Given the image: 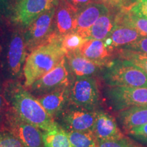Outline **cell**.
Masks as SVG:
<instances>
[{
  "instance_id": "cell-24",
  "label": "cell",
  "mask_w": 147,
  "mask_h": 147,
  "mask_svg": "<svg viewBox=\"0 0 147 147\" xmlns=\"http://www.w3.org/2000/svg\"><path fill=\"white\" fill-rule=\"evenodd\" d=\"M88 40L76 32L69 33L61 37L60 45L66 54L78 51Z\"/></svg>"
},
{
  "instance_id": "cell-18",
  "label": "cell",
  "mask_w": 147,
  "mask_h": 147,
  "mask_svg": "<svg viewBox=\"0 0 147 147\" xmlns=\"http://www.w3.org/2000/svg\"><path fill=\"white\" fill-rule=\"evenodd\" d=\"M116 119L126 135L133 129L147 124V105L134 106L119 112Z\"/></svg>"
},
{
  "instance_id": "cell-25",
  "label": "cell",
  "mask_w": 147,
  "mask_h": 147,
  "mask_svg": "<svg viewBox=\"0 0 147 147\" xmlns=\"http://www.w3.org/2000/svg\"><path fill=\"white\" fill-rule=\"evenodd\" d=\"M119 58L129 61L131 63L142 68L147 73V55L144 53L119 49L117 51Z\"/></svg>"
},
{
  "instance_id": "cell-3",
  "label": "cell",
  "mask_w": 147,
  "mask_h": 147,
  "mask_svg": "<svg viewBox=\"0 0 147 147\" xmlns=\"http://www.w3.org/2000/svg\"><path fill=\"white\" fill-rule=\"evenodd\" d=\"M102 73L108 87H147V73L124 59H113Z\"/></svg>"
},
{
  "instance_id": "cell-32",
  "label": "cell",
  "mask_w": 147,
  "mask_h": 147,
  "mask_svg": "<svg viewBox=\"0 0 147 147\" xmlns=\"http://www.w3.org/2000/svg\"><path fill=\"white\" fill-rule=\"evenodd\" d=\"M96 2L103 3L108 7L121 9L125 7L124 0H96Z\"/></svg>"
},
{
  "instance_id": "cell-23",
  "label": "cell",
  "mask_w": 147,
  "mask_h": 147,
  "mask_svg": "<svg viewBox=\"0 0 147 147\" xmlns=\"http://www.w3.org/2000/svg\"><path fill=\"white\" fill-rule=\"evenodd\" d=\"M66 131L71 147H96L97 141L91 132Z\"/></svg>"
},
{
  "instance_id": "cell-7",
  "label": "cell",
  "mask_w": 147,
  "mask_h": 147,
  "mask_svg": "<svg viewBox=\"0 0 147 147\" xmlns=\"http://www.w3.org/2000/svg\"><path fill=\"white\" fill-rule=\"evenodd\" d=\"M56 8L54 7L42 14L27 27L24 38L29 51L32 52L37 47L49 42L54 32Z\"/></svg>"
},
{
  "instance_id": "cell-30",
  "label": "cell",
  "mask_w": 147,
  "mask_h": 147,
  "mask_svg": "<svg viewBox=\"0 0 147 147\" xmlns=\"http://www.w3.org/2000/svg\"><path fill=\"white\" fill-rule=\"evenodd\" d=\"M128 9L137 16L147 19V0H139Z\"/></svg>"
},
{
  "instance_id": "cell-34",
  "label": "cell",
  "mask_w": 147,
  "mask_h": 147,
  "mask_svg": "<svg viewBox=\"0 0 147 147\" xmlns=\"http://www.w3.org/2000/svg\"><path fill=\"white\" fill-rule=\"evenodd\" d=\"M8 8V0H0V11L5 13Z\"/></svg>"
},
{
  "instance_id": "cell-16",
  "label": "cell",
  "mask_w": 147,
  "mask_h": 147,
  "mask_svg": "<svg viewBox=\"0 0 147 147\" xmlns=\"http://www.w3.org/2000/svg\"><path fill=\"white\" fill-rule=\"evenodd\" d=\"M82 56L103 67L107 66L113 59V51L108 48L104 40H88L78 51Z\"/></svg>"
},
{
  "instance_id": "cell-5",
  "label": "cell",
  "mask_w": 147,
  "mask_h": 147,
  "mask_svg": "<svg viewBox=\"0 0 147 147\" xmlns=\"http://www.w3.org/2000/svg\"><path fill=\"white\" fill-rule=\"evenodd\" d=\"M104 96L108 105L116 113L134 106L147 105V87H108Z\"/></svg>"
},
{
  "instance_id": "cell-11",
  "label": "cell",
  "mask_w": 147,
  "mask_h": 147,
  "mask_svg": "<svg viewBox=\"0 0 147 147\" xmlns=\"http://www.w3.org/2000/svg\"><path fill=\"white\" fill-rule=\"evenodd\" d=\"M27 45L24 35L16 32L11 37L6 53V67L9 74L15 79L21 76L27 59Z\"/></svg>"
},
{
  "instance_id": "cell-2",
  "label": "cell",
  "mask_w": 147,
  "mask_h": 147,
  "mask_svg": "<svg viewBox=\"0 0 147 147\" xmlns=\"http://www.w3.org/2000/svg\"><path fill=\"white\" fill-rule=\"evenodd\" d=\"M66 53L57 41H51L37 47L28 55L23 67L25 87L29 88L37 80L58 65Z\"/></svg>"
},
{
  "instance_id": "cell-1",
  "label": "cell",
  "mask_w": 147,
  "mask_h": 147,
  "mask_svg": "<svg viewBox=\"0 0 147 147\" xmlns=\"http://www.w3.org/2000/svg\"><path fill=\"white\" fill-rule=\"evenodd\" d=\"M2 90L9 107L23 120L43 131L52 129L57 125L36 97L21 83L16 80H10L4 84Z\"/></svg>"
},
{
  "instance_id": "cell-14",
  "label": "cell",
  "mask_w": 147,
  "mask_h": 147,
  "mask_svg": "<svg viewBox=\"0 0 147 147\" xmlns=\"http://www.w3.org/2000/svg\"><path fill=\"white\" fill-rule=\"evenodd\" d=\"M69 85L59 88L36 97L47 113L56 119L69 104Z\"/></svg>"
},
{
  "instance_id": "cell-8",
  "label": "cell",
  "mask_w": 147,
  "mask_h": 147,
  "mask_svg": "<svg viewBox=\"0 0 147 147\" xmlns=\"http://www.w3.org/2000/svg\"><path fill=\"white\" fill-rule=\"evenodd\" d=\"M96 116L97 111L67 106L56 119L57 123L65 131L92 133Z\"/></svg>"
},
{
  "instance_id": "cell-6",
  "label": "cell",
  "mask_w": 147,
  "mask_h": 147,
  "mask_svg": "<svg viewBox=\"0 0 147 147\" xmlns=\"http://www.w3.org/2000/svg\"><path fill=\"white\" fill-rule=\"evenodd\" d=\"M1 128L13 134L24 147H45L41 129L21 119L9 106Z\"/></svg>"
},
{
  "instance_id": "cell-27",
  "label": "cell",
  "mask_w": 147,
  "mask_h": 147,
  "mask_svg": "<svg viewBox=\"0 0 147 147\" xmlns=\"http://www.w3.org/2000/svg\"><path fill=\"white\" fill-rule=\"evenodd\" d=\"M0 147H24L13 134L6 129H0Z\"/></svg>"
},
{
  "instance_id": "cell-19",
  "label": "cell",
  "mask_w": 147,
  "mask_h": 147,
  "mask_svg": "<svg viewBox=\"0 0 147 147\" xmlns=\"http://www.w3.org/2000/svg\"><path fill=\"white\" fill-rule=\"evenodd\" d=\"M142 37L134 28L123 25H115L104 42L106 47L114 51L116 48H122L130 45Z\"/></svg>"
},
{
  "instance_id": "cell-22",
  "label": "cell",
  "mask_w": 147,
  "mask_h": 147,
  "mask_svg": "<svg viewBox=\"0 0 147 147\" xmlns=\"http://www.w3.org/2000/svg\"><path fill=\"white\" fill-rule=\"evenodd\" d=\"M45 147H71L67 131L57 123L52 129L43 131Z\"/></svg>"
},
{
  "instance_id": "cell-35",
  "label": "cell",
  "mask_w": 147,
  "mask_h": 147,
  "mask_svg": "<svg viewBox=\"0 0 147 147\" xmlns=\"http://www.w3.org/2000/svg\"><path fill=\"white\" fill-rule=\"evenodd\" d=\"M139 0H124L125 3V7L124 8H129L132 5L135 4L136 3L138 2Z\"/></svg>"
},
{
  "instance_id": "cell-10",
  "label": "cell",
  "mask_w": 147,
  "mask_h": 147,
  "mask_svg": "<svg viewBox=\"0 0 147 147\" xmlns=\"http://www.w3.org/2000/svg\"><path fill=\"white\" fill-rule=\"evenodd\" d=\"M69 75L70 72L65 57L54 69L37 80L29 89L38 97L59 88L70 85Z\"/></svg>"
},
{
  "instance_id": "cell-28",
  "label": "cell",
  "mask_w": 147,
  "mask_h": 147,
  "mask_svg": "<svg viewBox=\"0 0 147 147\" xmlns=\"http://www.w3.org/2000/svg\"><path fill=\"white\" fill-rule=\"evenodd\" d=\"M126 136H128L140 144L147 146V124L133 129Z\"/></svg>"
},
{
  "instance_id": "cell-12",
  "label": "cell",
  "mask_w": 147,
  "mask_h": 147,
  "mask_svg": "<svg viewBox=\"0 0 147 147\" xmlns=\"http://www.w3.org/2000/svg\"><path fill=\"white\" fill-rule=\"evenodd\" d=\"M92 133L97 142L114 140L125 136L119 127L117 119L103 109L97 111L96 119Z\"/></svg>"
},
{
  "instance_id": "cell-33",
  "label": "cell",
  "mask_w": 147,
  "mask_h": 147,
  "mask_svg": "<svg viewBox=\"0 0 147 147\" xmlns=\"http://www.w3.org/2000/svg\"><path fill=\"white\" fill-rule=\"evenodd\" d=\"M65 1L78 10L91 3L92 0H65Z\"/></svg>"
},
{
  "instance_id": "cell-4",
  "label": "cell",
  "mask_w": 147,
  "mask_h": 147,
  "mask_svg": "<svg viewBox=\"0 0 147 147\" xmlns=\"http://www.w3.org/2000/svg\"><path fill=\"white\" fill-rule=\"evenodd\" d=\"M68 106L89 111L102 108V98L99 84L94 77H77L69 85Z\"/></svg>"
},
{
  "instance_id": "cell-13",
  "label": "cell",
  "mask_w": 147,
  "mask_h": 147,
  "mask_svg": "<svg viewBox=\"0 0 147 147\" xmlns=\"http://www.w3.org/2000/svg\"><path fill=\"white\" fill-rule=\"evenodd\" d=\"M78 10L65 0H61L56 8L53 34L59 38L75 32Z\"/></svg>"
},
{
  "instance_id": "cell-31",
  "label": "cell",
  "mask_w": 147,
  "mask_h": 147,
  "mask_svg": "<svg viewBox=\"0 0 147 147\" xmlns=\"http://www.w3.org/2000/svg\"><path fill=\"white\" fill-rule=\"evenodd\" d=\"M8 108V105L3 95V90L0 89V128L3 126Z\"/></svg>"
},
{
  "instance_id": "cell-9",
  "label": "cell",
  "mask_w": 147,
  "mask_h": 147,
  "mask_svg": "<svg viewBox=\"0 0 147 147\" xmlns=\"http://www.w3.org/2000/svg\"><path fill=\"white\" fill-rule=\"evenodd\" d=\"M57 5V0H16L12 21L27 28L37 18Z\"/></svg>"
},
{
  "instance_id": "cell-26",
  "label": "cell",
  "mask_w": 147,
  "mask_h": 147,
  "mask_svg": "<svg viewBox=\"0 0 147 147\" xmlns=\"http://www.w3.org/2000/svg\"><path fill=\"white\" fill-rule=\"evenodd\" d=\"M96 147H147L126 135L120 139L97 142Z\"/></svg>"
},
{
  "instance_id": "cell-20",
  "label": "cell",
  "mask_w": 147,
  "mask_h": 147,
  "mask_svg": "<svg viewBox=\"0 0 147 147\" xmlns=\"http://www.w3.org/2000/svg\"><path fill=\"white\" fill-rule=\"evenodd\" d=\"M115 16L116 14L109 12L100 16L89 29L84 38L87 40H105L115 26Z\"/></svg>"
},
{
  "instance_id": "cell-29",
  "label": "cell",
  "mask_w": 147,
  "mask_h": 147,
  "mask_svg": "<svg viewBox=\"0 0 147 147\" xmlns=\"http://www.w3.org/2000/svg\"><path fill=\"white\" fill-rule=\"evenodd\" d=\"M121 49L147 55V37H142L138 40L137 41L134 42L130 45L125 46Z\"/></svg>"
},
{
  "instance_id": "cell-21",
  "label": "cell",
  "mask_w": 147,
  "mask_h": 147,
  "mask_svg": "<svg viewBox=\"0 0 147 147\" xmlns=\"http://www.w3.org/2000/svg\"><path fill=\"white\" fill-rule=\"evenodd\" d=\"M115 25H123L138 31L141 36L147 37V19L137 16L128 8H123L115 16Z\"/></svg>"
},
{
  "instance_id": "cell-15",
  "label": "cell",
  "mask_w": 147,
  "mask_h": 147,
  "mask_svg": "<svg viewBox=\"0 0 147 147\" xmlns=\"http://www.w3.org/2000/svg\"><path fill=\"white\" fill-rule=\"evenodd\" d=\"M109 12L108 7L103 3L91 2L86 5L78 10L75 32L84 38L87 32L97 20Z\"/></svg>"
},
{
  "instance_id": "cell-17",
  "label": "cell",
  "mask_w": 147,
  "mask_h": 147,
  "mask_svg": "<svg viewBox=\"0 0 147 147\" xmlns=\"http://www.w3.org/2000/svg\"><path fill=\"white\" fill-rule=\"evenodd\" d=\"M65 59L71 74L77 77L95 76L102 72L104 67L82 56L77 51L67 53Z\"/></svg>"
}]
</instances>
